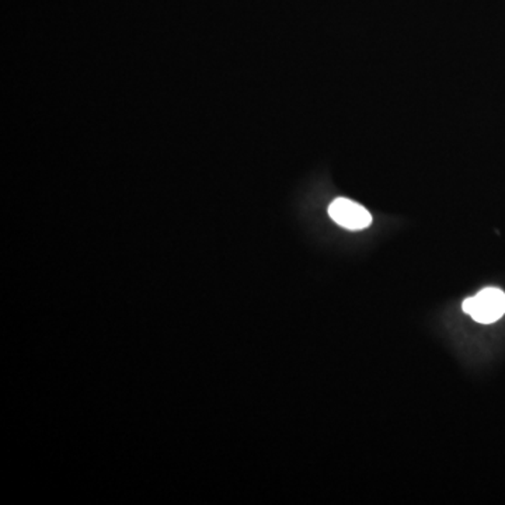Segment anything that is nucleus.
Returning a JSON list of instances; mask_svg holds the SVG:
<instances>
[{"instance_id": "obj_2", "label": "nucleus", "mask_w": 505, "mask_h": 505, "mask_svg": "<svg viewBox=\"0 0 505 505\" xmlns=\"http://www.w3.org/2000/svg\"><path fill=\"white\" fill-rule=\"evenodd\" d=\"M330 218L348 231H363L372 224V216L363 206L347 198H337L328 207Z\"/></svg>"}, {"instance_id": "obj_1", "label": "nucleus", "mask_w": 505, "mask_h": 505, "mask_svg": "<svg viewBox=\"0 0 505 505\" xmlns=\"http://www.w3.org/2000/svg\"><path fill=\"white\" fill-rule=\"evenodd\" d=\"M462 309L477 323H496L505 315V294L499 288L489 287L474 297L464 300Z\"/></svg>"}]
</instances>
